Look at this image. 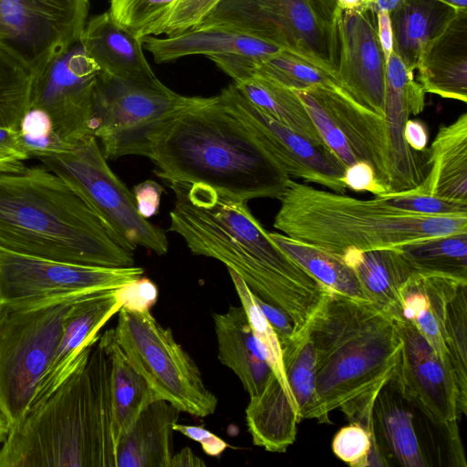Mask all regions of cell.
Wrapping results in <instances>:
<instances>
[{"instance_id": "cell-1", "label": "cell", "mask_w": 467, "mask_h": 467, "mask_svg": "<svg viewBox=\"0 0 467 467\" xmlns=\"http://www.w3.org/2000/svg\"><path fill=\"white\" fill-rule=\"evenodd\" d=\"M175 202L169 231L196 255L216 259L258 296L280 307L298 334L329 290L283 252L249 210L200 182H168Z\"/></svg>"}, {"instance_id": "cell-2", "label": "cell", "mask_w": 467, "mask_h": 467, "mask_svg": "<svg viewBox=\"0 0 467 467\" xmlns=\"http://www.w3.org/2000/svg\"><path fill=\"white\" fill-rule=\"evenodd\" d=\"M116 467L110 359L99 339L88 357L10 429L0 467Z\"/></svg>"}, {"instance_id": "cell-3", "label": "cell", "mask_w": 467, "mask_h": 467, "mask_svg": "<svg viewBox=\"0 0 467 467\" xmlns=\"http://www.w3.org/2000/svg\"><path fill=\"white\" fill-rule=\"evenodd\" d=\"M149 159L167 182L203 183L235 201L279 199L290 179L217 95L178 117L154 140Z\"/></svg>"}, {"instance_id": "cell-4", "label": "cell", "mask_w": 467, "mask_h": 467, "mask_svg": "<svg viewBox=\"0 0 467 467\" xmlns=\"http://www.w3.org/2000/svg\"><path fill=\"white\" fill-rule=\"evenodd\" d=\"M0 249L67 264L135 263L133 252L115 243L83 199L46 166L0 171Z\"/></svg>"}, {"instance_id": "cell-5", "label": "cell", "mask_w": 467, "mask_h": 467, "mask_svg": "<svg viewBox=\"0 0 467 467\" xmlns=\"http://www.w3.org/2000/svg\"><path fill=\"white\" fill-rule=\"evenodd\" d=\"M306 330L316 358L319 423L390 381L402 340L396 317L373 303L328 290Z\"/></svg>"}, {"instance_id": "cell-6", "label": "cell", "mask_w": 467, "mask_h": 467, "mask_svg": "<svg viewBox=\"0 0 467 467\" xmlns=\"http://www.w3.org/2000/svg\"><path fill=\"white\" fill-rule=\"evenodd\" d=\"M274 227L296 240L340 255L348 248L396 247L435 236L466 233L467 215L430 217L289 179L278 199Z\"/></svg>"}, {"instance_id": "cell-7", "label": "cell", "mask_w": 467, "mask_h": 467, "mask_svg": "<svg viewBox=\"0 0 467 467\" xmlns=\"http://www.w3.org/2000/svg\"><path fill=\"white\" fill-rule=\"evenodd\" d=\"M85 295L0 306V412L10 429L29 411L56 353L65 317L72 304Z\"/></svg>"}, {"instance_id": "cell-8", "label": "cell", "mask_w": 467, "mask_h": 467, "mask_svg": "<svg viewBox=\"0 0 467 467\" xmlns=\"http://www.w3.org/2000/svg\"><path fill=\"white\" fill-rule=\"evenodd\" d=\"M212 97L181 95L161 80L155 84L119 79L99 72L92 133L107 160L127 155L149 158L154 140L183 113Z\"/></svg>"}, {"instance_id": "cell-9", "label": "cell", "mask_w": 467, "mask_h": 467, "mask_svg": "<svg viewBox=\"0 0 467 467\" xmlns=\"http://www.w3.org/2000/svg\"><path fill=\"white\" fill-rule=\"evenodd\" d=\"M40 161L83 199L119 246L130 252L140 246L159 255L168 252L165 232L140 214L133 192L111 171L94 135Z\"/></svg>"}, {"instance_id": "cell-10", "label": "cell", "mask_w": 467, "mask_h": 467, "mask_svg": "<svg viewBox=\"0 0 467 467\" xmlns=\"http://www.w3.org/2000/svg\"><path fill=\"white\" fill-rule=\"evenodd\" d=\"M118 314L114 328L118 343L158 398L192 416L213 414L217 398L206 387L195 361L175 340L172 331L163 327L150 310L120 308Z\"/></svg>"}, {"instance_id": "cell-11", "label": "cell", "mask_w": 467, "mask_h": 467, "mask_svg": "<svg viewBox=\"0 0 467 467\" xmlns=\"http://www.w3.org/2000/svg\"><path fill=\"white\" fill-rule=\"evenodd\" d=\"M199 26L251 36L310 59L337 77V21H321L306 0H221Z\"/></svg>"}, {"instance_id": "cell-12", "label": "cell", "mask_w": 467, "mask_h": 467, "mask_svg": "<svg viewBox=\"0 0 467 467\" xmlns=\"http://www.w3.org/2000/svg\"><path fill=\"white\" fill-rule=\"evenodd\" d=\"M294 91L307 109L323 142L345 168L357 161L368 163L385 190V196L389 195L391 159L384 116L359 104L334 83Z\"/></svg>"}, {"instance_id": "cell-13", "label": "cell", "mask_w": 467, "mask_h": 467, "mask_svg": "<svg viewBox=\"0 0 467 467\" xmlns=\"http://www.w3.org/2000/svg\"><path fill=\"white\" fill-rule=\"evenodd\" d=\"M396 321L402 347L389 385L440 430L455 465L466 466L458 427L459 394L451 364L437 354L410 321L402 317H396Z\"/></svg>"}, {"instance_id": "cell-14", "label": "cell", "mask_w": 467, "mask_h": 467, "mask_svg": "<svg viewBox=\"0 0 467 467\" xmlns=\"http://www.w3.org/2000/svg\"><path fill=\"white\" fill-rule=\"evenodd\" d=\"M88 12L89 0H0V41L34 76L79 42Z\"/></svg>"}, {"instance_id": "cell-15", "label": "cell", "mask_w": 467, "mask_h": 467, "mask_svg": "<svg viewBox=\"0 0 467 467\" xmlns=\"http://www.w3.org/2000/svg\"><path fill=\"white\" fill-rule=\"evenodd\" d=\"M139 266L67 264L0 249V306L119 288L143 275Z\"/></svg>"}, {"instance_id": "cell-16", "label": "cell", "mask_w": 467, "mask_h": 467, "mask_svg": "<svg viewBox=\"0 0 467 467\" xmlns=\"http://www.w3.org/2000/svg\"><path fill=\"white\" fill-rule=\"evenodd\" d=\"M99 69L80 43L59 54L33 76L28 108L43 110L58 134L75 144L92 133Z\"/></svg>"}, {"instance_id": "cell-17", "label": "cell", "mask_w": 467, "mask_h": 467, "mask_svg": "<svg viewBox=\"0 0 467 467\" xmlns=\"http://www.w3.org/2000/svg\"><path fill=\"white\" fill-rule=\"evenodd\" d=\"M289 176L346 193L345 166L326 145L301 136L253 104L233 82L217 95Z\"/></svg>"}, {"instance_id": "cell-18", "label": "cell", "mask_w": 467, "mask_h": 467, "mask_svg": "<svg viewBox=\"0 0 467 467\" xmlns=\"http://www.w3.org/2000/svg\"><path fill=\"white\" fill-rule=\"evenodd\" d=\"M340 41L338 86L364 107L384 116L387 61L371 9L340 11L337 16Z\"/></svg>"}, {"instance_id": "cell-19", "label": "cell", "mask_w": 467, "mask_h": 467, "mask_svg": "<svg viewBox=\"0 0 467 467\" xmlns=\"http://www.w3.org/2000/svg\"><path fill=\"white\" fill-rule=\"evenodd\" d=\"M121 306L116 289L90 293L72 304L65 317L56 353L39 383L30 410L43 403L88 357L99 337V329Z\"/></svg>"}, {"instance_id": "cell-20", "label": "cell", "mask_w": 467, "mask_h": 467, "mask_svg": "<svg viewBox=\"0 0 467 467\" xmlns=\"http://www.w3.org/2000/svg\"><path fill=\"white\" fill-rule=\"evenodd\" d=\"M413 70L392 52L387 61L384 118L387 123L391 171L405 180L416 176L422 168L423 153L410 148L403 137L405 123L425 107V92L415 80Z\"/></svg>"}, {"instance_id": "cell-21", "label": "cell", "mask_w": 467, "mask_h": 467, "mask_svg": "<svg viewBox=\"0 0 467 467\" xmlns=\"http://www.w3.org/2000/svg\"><path fill=\"white\" fill-rule=\"evenodd\" d=\"M79 43L99 72L122 80L155 84L141 40L121 27L108 11L89 18Z\"/></svg>"}, {"instance_id": "cell-22", "label": "cell", "mask_w": 467, "mask_h": 467, "mask_svg": "<svg viewBox=\"0 0 467 467\" xmlns=\"http://www.w3.org/2000/svg\"><path fill=\"white\" fill-rule=\"evenodd\" d=\"M416 69L425 93L467 102V10L428 43Z\"/></svg>"}, {"instance_id": "cell-23", "label": "cell", "mask_w": 467, "mask_h": 467, "mask_svg": "<svg viewBox=\"0 0 467 467\" xmlns=\"http://www.w3.org/2000/svg\"><path fill=\"white\" fill-rule=\"evenodd\" d=\"M142 47L156 63H166L192 55H234L264 60L281 48L251 36L217 26H195L182 33L140 38Z\"/></svg>"}, {"instance_id": "cell-24", "label": "cell", "mask_w": 467, "mask_h": 467, "mask_svg": "<svg viewBox=\"0 0 467 467\" xmlns=\"http://www.w3.org/2000/svg\"><path fill=\"white\" fill-rule=\"evenodd\" d=\"M181 411L164 400L147 406L118 440L116 467H171L173 426Z\"/></svg>"}, {"instance_id": "cell-25", "label": "cell", "mask_w": 467, "mask_h": 467, "mask_svg": "<svg viewBox=\"0 0 467 467\" xmlns=\"http://www.w3.org/2000/svg\"><path fill=\"white\" fill-rule=\"evenodd\" d=\"M218 358L239 378L249 397L261 393L273 371L262 352L242 306L213 316Z\"/></svg>"}, {"instance_id": "cell-26", "label": "cell", "mask_w": 467, "mask_h": 467, "mask_svg": "<svg viewBox=\"0 0 467 467\" xmlns=\"http://www.w3.org/2000/svg\"><path fill=\"white\" fill-rule=\"evenodd\" d=\"M464 284L467 282L449 276L413 275L401 289V317L410 321L437 354L448 361L447 306Z\"/></svg>"}, {"instance_id": "cell-27", "label": "cell", "mask_w": 467, "mask_h": 467, "mask_svg": "<svg viewBox=\"0 0 467 467\" xmlns=\"http://www.w3.org/2000/svg\"><path fill=\"white\" fill-rule=\"evenodd\" d=\"M428 172L412 192L467 202V113L441 125L429 149Z\"/></svg>"}, {"instance_id": "cell-28", "label": "cell", "mask_w": 467, "mask_h": 467, "mask_svg": "<svg viewBox=\"0 0 467 467\" xmlns=\"http://www.w3.org/2000/svg\"><path fill=\"white\" fill-rule=\"evenodd\" d=\"M342 260L354 271L367 299L401 317V289L411 276L395 247L374 250L348 248Z\"/></svg>"}, {"instance_id": "cell-29", "label": "cell", "mask_w": 467, "mask_h": 467, "mask_svg": "<svg viewBox=\"0 0 467 467\" xmlns=\"http://www.w3.org/2000/svg\"><path fill=\"white\" fill-rule=\"evenodd\" d=\"M245 419L253 443L270 452H285L300 422L294 399L274 373L261 393L250 398Z\"/></svg>"}, {"instance_id": "cell-30", "label": "cell", "mask_w": 467, "mask_h": 467, "mask_svg": "<svg viewBox=\"0 0 467 467\" xmlns=\"http://www.w3.org/2000/svg\"><path fill=\"white\" fill-rule=\"evenodd\" d=\"M458 11L439 0H403L389 13L394 51L409 68H417L425 47Z\"/></svg>"}, {"instance_id": "cell-31", "label": "cell", "mask_w": 467, "mask_h": 467, "mask_svg": "<svg viewBox=\"0 0 467 467\" xmlns=\"http://www.w3.org/2000/svg\"><path fill=\"white\" fill-rule=\"evenodd\" d=\"M110 359V395L113 434L116 441L135 422L142 410L160 400L142 375L132 366L118 343L114 328L99 336Z\"/></svg>"}, {"instance_id": "cell-32", "label": "cell", "mask_w": 467, "mask_h": 467, "mask_svg": "<svg viewBox=\"0 0 467 467\" xmlns=\"http://www.w3.org/2000/svg\"><path fill=\"white\" fill-rule=\"evenodd\" d=\"M377 441L388 465L393 461L403 467H427L413 423L412 411L385 386L373 410Z\"/></svg>"}, {"instance_id": "cell-33", "label": "cell", "mask_w": 467, "mask_h": 467, "mask_svg": "<svg viewBox=\"0 0 467 467\" xmlns=\"http://www.w3.org/2000/svg\"><path fill=\"white\" fill-rule=\"evenodd\" d=\"M395 248L411 275H443L467 282V232L414 241Z\"/></svg>"}, {"instance_id": "cell-34", "label": "cell", "mask_w": 467, "mask_h": 467, "mask_svg": "<svg viewBox=\"0 0 467 467\" xmlns=\"http://www.w3.org/2000/svg\"><path fill=\"white\" fill-rule=\"evenodd\" d=\"M234 83L253 104L275 120L315 143L325 144L307 109L293 89L256 74Z\"/></svg>"}, {"instance_id": "cell-35", "label": "cell", "mask_w": 467, "mask_h": 467, "mask_svg": "<svg viewBox=\"0 0 467 467\" xmlns=\"http://www.w3.org/2000/svg\"><path fill=\"white\" fill-rule=\"evenodd\" d=\"M272 241L322 285L358 300H368L354 271L340 255L291 238L268 233Z\"/></svg>"}, {"instance_id": "cell-36", "label": "cell", "mask_w": 467, "mask_h": 467, "mask_svg": "<svg viewBox=\"0 0 467 467\" xmlns=\"http://www.w3.org/2000/svg\"><path fill=\"white\" fill-rule=\"evenodd\" d=\"M281 348L287 385L296 405L299 420L315 419L319 421L316 358L306 330Z\"/></svg>"}, {"instance_id": "cell-37", "label": "cell", "mask_w": 467, "mask_h": 467, "mask_svg": "<svg viewBox=\"0 0 467 467\" xmlns=\"http://www.w3.org/2000/svg\"><path fill=\"white\" fill-rule=\"evenodd\" d=\"M32 79L29 65L0 41V127L18 129L29 106Z\"/></svg>"}, {"instance_id": "cell-38", "label": "cell", "mask_w": 467, "mask_h": 467, "mask_svg": "<svg viewBox=\"0 0 467 467\" xmlns=\"http://www.w3.org/2000/svg\"><path fill=\"white\" fill-rule=\"evenodd\" d=\"M254 74L294 90L317 85H338L337 77L332 73L310 59L284 49L258 62L254 67Z\"/></svg>"}, {"instance_id": "cell-39", "label": "cell", "mask_w": 467, "mask_h": 467, "mask_svg": "<svg viewBox=\"0 0 467 467\" xmlns=\"http://www.w3.org/2000/svg\"><path fill=\"white\" fill-rule=\"evenodd\" d=\"M445 343L455 375L461 415L467 410V284L462 285L447 306Z\"/></svg>"}, {"instance_id": "cell-40", "label": "cell", "mask_w": 467, "mask_h": 467, "mask_svg": "<svg viewBox=\"0 0 467 467\" xmlns=\"http://www.w3.org/2000/svg\"><path fill=\"white\" fill-rule=\"evenodd\" d=\"M228 272L268 365L282 387L291 395L283 365L281 345L275 330L259 309L253 291L236 273L230 269Z\"/></svg>"}, {"instance_id": "cell-41", "label": "cell", "mask_w": 467, "mask_h": 467, "mask_svg": "<svg viewBox=\"0 0 467 467\" xmlns=\"http://www.w3.org/2000/svg\"><path fill=\"white\" fill-rule=\"evenodd\" d=\"M176 0H109V12L121 27L138 38L157 36Z\"/></svg>"}, {"instance_id": "cell-42", "label": "cell", "mask_w": 467, "mask_h": 467, "mask_svg": "<svg viewBox=\"0 0 467 467\" xmlns=\"http://www.w3.org/2000/svg\"><path fill=\"white\" fill-rule=\"evenodd\" d=\"M18 133L28 158L41 159L69 150L67 143L57 131L50 118L41 109L28 108L24 114Z\"/></svg>"}, {"instance_id": "cell-43", "label": "cell", "mask_w": 467, "mask_h": 467, "mask_svg": "<svg viewBox=\"0 0 467 467\" xmlns=\"http://www.w3.org/2000/svg\"><path fill=\"white\" fill-rule=\"evenodd\" d=\"M337 457L352 467L389 466L379 443L355 423L341 428L332 441Z\"/></svg>"}, {"instance_id": "cell-44", "label": "cell", "mask_w": 467, "mask_h": 467, "mask_svg": "<svg viewBox=\"0 0 467 467\" xmlns=\"http://www.w3.org/2000/svg\"><path fill=\"white\" fill-rule=\"evenodd\" d=\"M389 206L406 213L430 217L466 216L467 202L427 193L405 192L380 197Z\"/></svg>"}, {"instance_id": "cell-45", "label": "cell", "mask_w": 467, "mask_h": 467, "mask_svg": "<svg viewBox=\"0 0 467 467\" xmlns=\"http://www.w3.org/2000/svg\"><path fill=\"white\" fill-rule=\"evenodd\" d=\"M221 0H176L157 32L172 36L199 26Z\"/></svg>"}, {"instance_id": "cell-46", "label": "cell", "mask_w": 467, "mask_h": 467, "mask_svg": "<svg viewBox=\"0 0 467 467\" xmlns=\"http://www.w3.org/2000/svg\"><path fill=\"white\" fill-rule=\"evenodd\" d=\"M117 296L122 306L129 311H146L158 300V287L149 278L140 277L116 289Z\"/></svg>"}, {"instance_id": "cell-47", "label": "cell", "mask_w": 467, "mask_h": 467, "mask_svg": "<svg viewBox=\"0 0 467 467\" xmlns=\"http://www.w3.org/2000/svg\"><path fill=\"white\" fill-rule=\"evenodd\" d=\"M342 181L347 189L354 192H368L375 197H383L386 194L373 168L365 161H357L347 167Z\"/></svg>"}, {"instance_id": "cell-48", "label": "cell", "mask_w": 467, "mask_h": 467, "mask_svg": "<svg viewBox=\"0 0 467 467\" xmlns=\"http://www.w3.org/2000/svg\"><path fill=\"white\" fill-rule=\"evenodd\" d=\"M254 297L262 314L275 330L281 348L298 335L295 322L287 313L254 293Z\"/></svg>"}, {"instance_id": "cell-49", "label": "cell", "mask_w": 467, "mask_h": 467, "mask_svg": "<svg viewBox=\"0 0 467 467\" xmlns=\"http://www.w3.org/2000/svg\"><path fill=\"white\" fill-rule=\"evenodd\" d=\"M173 430L199 442L203 451L210 456H220L229 446L223 439L202 426H190L176 422Z\"/></svg>"}, {"instance_id": "cell-50", "label": "cell", "mask_w": 467, "mask_h": 467, "mask_svg": "<svg viewBox=\"0 0 467 467\" xmlns=\"http://www.w3.org/2000/svg\"><path fill=\"white\" fill-rule=\"evenodd\" d=\"M29 159L20 140L17 129L0 127V162L21 167Z\"/></svg>"}, {"instance_id": "cell-51", "label": "cell", "mask_w": 467, "mask_h": 467, "mask_svg": "<svg viewBox=\"0 0 467 467\" xmlns=\"http://www.w3.org/2000/svg\"><path fill=\"white\" fill-rule=\"evenodd\" d=\"M162 186L152 180L144 181L133 188L137 209L144 218L153 216L158 213Z\"/></svg>"}, {"instance_id": "cell-52", "label": "cell", "mask_w": 467, "mask_h": 467, "mask_svg": "<svg viewBox=\"0 0 467 467\" xmlns=\"http://www.w3.org/2000/svg\"><path fill=\"white\" fill-rule=\"evenodd\" d=\"M406 143L415 151L427 150L429 133L426 125L418 119H408L403 130Z\"/></svg>"}, {"instance_id": "cell-53", "label": "cell", "mask_w": 467, "mask_h": 467, "mask_svg": "<svg viewBox=\"0 0 467 467\" xmlns=\"http://www.w3.org/2000/svg\"><path fill=\"white\" fill-rule=\"evenodd\" d=\"M377 33L380 47L386 61L394 51L393 33L389 13L387 11L376 12Z\"/></svg>"}, {"instance_id": "cell-54", "label": "cell", "mask_w": 467, "mask_h": 467, "mask_svg": "<svg viewBox=\"0 0 467 467\" xmlns=\"http://www.w3.org/2000/svg\"><path fill=\"white\" fill-rule=\"evenodd\" d=\"M315 15L324 23L334 25L337 16L336 0H306Z\"/></svg>"}, {"instance_id": "cell-55", "label": "cell", "mask_w": 467, "mask_h": 467, "mask_svg": "<svg viewBox=\"0 0 467 467\" xmlns=\"http://www.w3.org/2000/svg\"><path fill=\"white\" fill-rule=\"evenodd\" d=\"M205 462L197 457L189 447H185L180 452L173 453L171 467H201Z\"/></svg>"}, {"instance_id": "cell-56", "label": "cell", "mask_w": 467, "mask_h": 467, "mask_svg": "<svg viewBox=\"0 0 467 467\" xmlns=\"http://www.w3.org/2000/svg\"><path fill=\"white\" fill-rule=\"evenodd\" d=\"M337 10L340 11H361L366 9L373 10L374 0H336Z\"/></svg>"}, {"instance_id": "cell-57", "label": "cell", "mask_w": 467, "mask_h": 467, "mask_svg": "<svg viewBox=\"0 0 467 467\" xmlns=\"http://www.w3.org/2000/svg\"><path fill=\"white\" fill-rule=\"evenodd\" d=\"M403 0H374L373 11H387L391 13Z\"/></svg>"}, {"instance_id": "cell-58", "label": "cell", "mask_w": 467, "mask_h": 467, "mask_svg": "<svg viewBox=\"0 0 467 467\" xmlns=\"http://www.w3.org/2000/svg\"><path fill=\"white\" fill-rule=\"evenodd\" d=\"M9 431L10 427L6 422L5 419L4 418V416L2 415V413L0 412V443H2L5 440Z\"/></svg>"}, {"instance_id": "cell-59", "label": "cell", "mask_w": 467, "mask_h": 467, "mask_svg": "<svg viewBox=\"0 0 467 467\" xmlns=\"http://www.w3.org/2000/svg\"><path fill=\"white\" fill-rule=\"evenodd\" d=\"M443 2L456 10H467V0H439Z\"/></svg>"}, {"instance_id": "cell-60", "label": "cell", "mask_w": 467, "mask_h": 467, "mask_svg": "<svg viewBox=\"0 0 467 467\" xmlns=\"http://www.w3.org/2000/svg\"><path fill=\"white\" fill-rule=\"evenodd\" d=\"M23 167L24 166L17 167V166L7 165V164L0 162V171H16Z\"/></svg>"}]
</instances>
